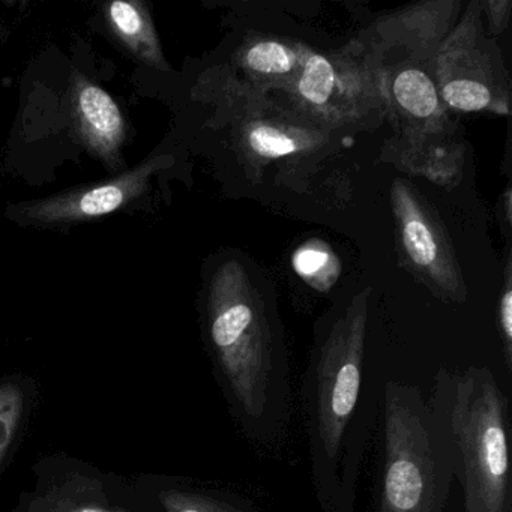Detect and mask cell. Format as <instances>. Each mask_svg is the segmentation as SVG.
I'll list each match as a JSON object with an SVG mask.
<instances>
[{"label": "cell", "mask_w": 512, "mask_h": 512, "mask_svg": "<svg viewBox=\"0 0 512 512\" xmlns=\"http://www.w3.org/2000/svg\"><path fill=\"white\" fill-rule=\"evenodd\" d=\"M163 502L167 512H241L232 503L193 494L170 493Z\"/></svg>", "instance_id": "obj_15"}, {"label": "cell", "mask_w": 512, "mask_h": 512, "mask_svg": "<svg viewBox=\"0 0 512 512\" xmlns=\"http://www.w3.org/2000/svg\"><path fill=\"white\" fill-rule=\"evenodd\" d=\"M74 118L85 145L109 166L119 163L125 140V124L112 95L100 86L80 79L74 86Z\"/></svg>", "instance_id": "obj_6"}, {"label": "cell", "mask_w": 512, "mask_h": 512, "mask_svg": "<svg viewBox=\"0 0 512 512\" xmlns=\"http://www.w3.org/2000/svg\"><path fill=\"white\" fill-rule=\"evenodd\" d=\"M209 334L236 413L245 421L271 415L286 391V373L260 305L247 293L217 290L212 296Z\"/></svg>", "instance_id": "obj_3"}, {"label": "cell", "mask_w": 512, "mask_h": 512, "mask_svg": "<svg viewBox=\"0 0 512 512\" xmlns=\"http://www.w3.org/2000/svg\"><path fill=\"white\" fill-rule=\"evenodd\" d=\"M244 64L260 76H284L295 67V53L277 41H260L245 53Z\"/></svg>", "instance_id": "obj_11"}, {"label": "cell", "mask_w": 512, "mask_h": 512, "mask_svg": "<svg viewBox=\"0 0 512 512\" xmlns=\"http://www.w3.org/2000/svg\"><path fill=\"white\" fill-rule=\"evenodd\" d=\"M248 146L260 157L280 158L295 154L299 142L278 128L260 125L248 134Z\"/></svg>", "instance_id": "obj_14"}, {"label": "cell", "mask_w": 512, "mask_h": 512, "mask_svg": "<svg viewBox=\"0 0 512 512\" xmlns=\"http://www.w3.org/2000/svg\"><path fill=\"white\" fill-rule=\"evenodd\" d=\"M80 512H107V511H103V509L86 508V509H82V511H80Z\"/></svg>", "instance_id": "obj_18"}, {"label": "cell", "mask_w": 512, "mask_h": 512, "mask_svg": "<svg viewBox=\"0 0 512 512\" xmlns=\"http://www.w3.org/2000/svg\"><path fill=\"white\" fill-rule=\"evenodd\" d=\"M394 97L401 109L419 119L439 110V95L430 77L421 70H404L395 77Z\"/></svg>", "instance_id": "obj_8"}, {"label": "cell", "mask_w": 512, "mask_h": 512, "mask_svg": "<svg viewBox=\"0 0 512 512\" xmlns=\"http://www.w3.org/2000/svg\"><path fill=\"white\" fill-rule=\"evenodd\" d=\"M107 20L116 37L140 59L158 70H167L157 32L149 14L137 2L115 0L107 7Z\"/></svg>", "instance_id": "obj_7"}, {"label": "cell", "mask_w": 512, "mask_h": 512, "mask_svg": "<svg viewBox=\"0 0 512 512\" xmlns=\"http://www.w3.org/2000/svg\"><path fill=\"white\" fill-rule=\"evenodd\" d=\"M446 106L460 112H481L487 109L493 95L487 86L473 79H454L442 86Z\"/></svg>", "instance_id": "obj_12"}, {"label": "cell", "mask_w": 512, "mask_h": 512, "mask_svg": "<svg viewBox=\"0 0 512 512\" xmlns=\"http://www.w3.org/2000/svg\"><path fill=\"white\" fill-rule=\"evenodd\" d=\"M23 412V394L19 386L0 385V460L7 454Z\"/></svg>", "instance_id": "obj_13"}, {"label": "cell", "mask_w": 512, "mask_h": 512, "mask_svg": "<svg viewBox=\"0 0 512 512\" xmlns=\"http://www.w3.org/2000/svg\"><path fill=\"white\" fill-rule=\"evenodd\" d=\"M500 332H502L503 341H505L506 364L511 367L512 356V292L506 289L500 299L499 307Z\"/></svg>", "instance_id": "obj_17"}, {"label": "cell", "mask_w": 512, "mask_h": 512, "mask_svg": "<svg viewBox=\"0 0 512 512\" xmlns=\"http://www.w3.org/2000/svg\"><path fill=\"white\" fill-rule=\"evenodd\" d=\"M401 223H403V242L407 254L415 265L430 268L437 262L439 247L434 233L424 218L413 208L412 200L401 194Z\"/></svg>", "instance_id": "obj_9"}, {"label": "cell", "mask_w": 512, "mask_h": 512, "mask_svg": "<svg viewBox=\"0 0 512 512\" xmlns=\"http://www.w3.org/2000/svg\"><path fill=\"white\" fill-rule=\"evenodd\" d=\"M365 316L356 310L338 323L322 347L311 383V424L320 451L337 457L361 391Z\"/></svg>", "instance_id": "obj_4"}, {"label": "cell", "mask_w": 512, "mask_h": 512, "mask_svg": "<svg viewBox=\"0 0 512 512\" xmlns=\"http://www.w3.org/2000/svg\"><path fill=\"white\" fill-rule=\"evenodd\" d=\"M452 478L448 442L419 389L386 383L380 512H443Z\"/></svg>", "instance_id": "obj_2"}, {"label": "cell", "mask_w": 512, "mask_h": 512, "mask_svg": "<svg viewBox=\"0 0 512 512\" xmlns=\"http://www.w3.org/2000/svg\"><path fill=\"white\" fill-rule=\"evenodd\" d=\"M428 406L448 442L464 512H511L509 403L491 370H440Z\"/></svg>", "instance_id": "obj_1"}, {"label": "cell", "mask_w": 512, "mask_h": 512, "mask_svg": "<svg viewBox=\"0 0 512 512\" xmlns=\"http://www.w3.org/2000/svg\"><path fill=\"white\" fill-rule=\"evenodd\" d=\"M158 164L160 161L151 160L104 184L28 203L23 209V215L38 223L62 224L112 214L145 193L149 179L157 172Z\"/></svg>", "instance_id": "obj_5"}, {"label": "cell", "mask_w": 512, "mask_h": 512, "mask_svg": "<svg viewBox=\"0 0 512 512\" xmlns=\"http://www.w3.org/2000/svg\"><path fill=\"white\" fill-rule=\"evenodd\" d=\"M331 256L319 248H302L293 257L295 271L302 277H314L320 274L323 269L328 268Z\"/></svg>", "instance_id": "obj_16"}, {"label": "cell", "mask_w": 512, "mask_h": 512, "mask_svg": "<svg viewBox=\"0 0 512 512\" xmlns=\"http://www.w3.org/2000/svg\"><path fill=\"white\" fill-rule=\"evenodd\" d=\"M334 64L322 55H311L305 61L298 79V92L311 107H325L337 89Z\"/></svg>", "instance_id": "obj_10"}]
</instances>
